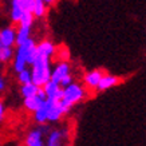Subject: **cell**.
<instances>
[{
	"mask_svg": "<svg viewBox=\"0 0 146 146\" xmlns=\"http://www.w3.org/2000/svg\"><path fill=\"white\" fill-rule=\"evenodd\" d=\"M122 82V78H119L118 75H113V74H103V76L99 80V84H98L97 87V91H107V90L113 89L115 86H118V84Z\"/></svg>",
	"mask_w": 146,
	"mask_h": 146,
	"instance_id": "ba28073f",
	"label": "cell"
},
{
	"mask_svg": "<svg viewBox=\"0 0 146 146\" xmlns=\"http://www.w3.org/2000/svg\"><path fill=\"white\" fill-rule=\"evenodd\" d=\"M34 20H35V16L32 15V12H24L22 15V18L19 20V26H28V27H32L34 24Z\"/></svg>",
	"mask_w": 146,
	"mask_h": 146,
	"instance_id": "d6986e66",
	"label": "cell"
},
{
	"mask_svg": "<svg viewBox=\"0 0 146 146\" xmlns=\"http://www.w3.org/2000/svg\"><path fill=\"white\" fill-rule=\"evenodd\" d=\"M42 89L46 94V99H54V101H59L62 98L63 93V87H60L58 83L52 82L50 79L44 86H42Z\"/></svg>",
	"mask_w": 146,
	"mask_h": 146,
	"instance_id": "30bf717a",
	"label": "cell"
},
{
	"mask_svg": "<svg viewBox=\"0 0 146 146\" xmlns=\"http://www.w3.org/2000/svg\"><path fill=\"white\" fill-rule=\"evenodd\" d=\"M5 90V80H4V78L0 75V93L1 91H4Z\"/></svg>",
	"mask_w": 146,
	"mask_h": 146,
	"instance_id": "603a6c76",
	"label": "cell"
},
{
	"mask_svg": "<svg viewBox=\"0 0 146 146\" xmlns=\"http://www.w3.org/2000/svg\"><path fill=\"white\" fill-rule=\"evenodd\" d=\"M23 13H24V11L20 8V5L18 4V1H16V0H12V3H11V20H12L13 23H19V20H20Z\"/></svg>",
	"mask_w": 146,
	"mask_h": 146,
	"instance_id": "2e32d148",
	"label": "cell"
},
{
	"mask_svg": "<svg viewBox=\"0 0 146 146\" xmlns=\"http://www.w3.org/2000/svg\"><path fill=\"white\" fill-rule=\"evenodd\" d=\"M55 54H56V46L51 40L44 39L36 44V55L39 56H46L51 59L52 56H55Z\"/></svg>",
	"mask_w": 146,
	"mask_h": 146,
	"instance_id": "8fae6325",
	"label": "cell"
},
{
	"mask_svg": "<svg viewBox=\"0 0 146 146\" xmlns=\"http://www.w3.org/2000/svg\"><path fill=\"white\" fill-rule=\"evenodd\" d=\"M47 8H48V5L46 4L43 0H35L34 7H32V15H34L36 19L44 18L46 13H47Z\"/></svg>",
	"mask_w": 146,
	"mask_h": 146,
	"instance_id": "4fadbf2b",
	"label": "cell"
},
{
	"mask_svg": "<svg viewBox=\"0 0 146 146\" xmlns=\"http://www.w3.org/2000/svg\"><path fill=\"white\" fill-rule=\"evenodd\" d=\"M31 28L28 26H19L16 30V44H22L31 38Z\"/></svg>",
	"mask_w": 146,
	"mask_h": 146,
	"instance_id": "5bb4252c",
	"label": "cell"
},
{
	"mask_svg": "<svg viewBox=\"0 0 146 146\" xmlns=\"http://www.w3.org/2000/svg\"><path fill=\"white\" fill-rule=\"evenodd\" d=\"M46 101V94L43 91V89L40 87L39 93L36 94V95H32V97H28V98H24V102H23V105H24V109L27 111H30V113H34L35 110H38Z\"/></svg>",
	"mask_w": 146,
	"mask_h": 146,
	"instance_id": "52a82bcc",
	"label": "cell"
},
{
	"mask_svg": "<svg viewBox=\"0 0 146 146\" xmlns=\"http://www.w3.org/2000/svg\"><path fill=\"white\" fill-rule=\"evenodd\" d=\"M4 114H5V107H4V103L0 101V122L4 119Z\"/></svg>",
	"mask_w": 146,
	"mask_h": 146,
	"instance_id": "7402d4cb",
	"label": "cell"
},
{
	"mask_svg": "<svg viewBox=\"0 0 146 146\" xmlns=\"http://www.w3.org/2000/svg\"><path fill=\"white\" fill-rule=\"evenodd\" d=\"M89 94L90 91L84 87L83 83H79V82L74 80L68 86L63 87L62 98L59 99V105L63 109V111L67 114L75 105L83 102L86 98L89 97Z\"/></svg>",
	"mask_w": 146,
	"mask_h": 146,
	"instance_id": "6da1fadb",
	"label": "cell"
},
{
	"mask_svg": "<svg viewBox=\"0 0 146 146\" xmlns=\"http://www.w3.org/2000/svg\"><path fill=\"white\" fill-rule=\"evenodd\" d=\"M56 54H58V59L59 60H68V51H67V48H64V47L56 48Z\"/></svg>",
	"mask_w": 146,
	"mask_h": 146,
	"instance_id": "44dd1931",
	"label": "cell"
},
{
	"mask_svg": "<svg viewBox=\"0 0 146 146\" xmlns=\"http://www.w3.org/2000/svg\"><path fill=\"white\" fill-rule=\"evenodd\" d=\"M51 59L46 56L36 55L35 60L31 64L32 82L38 86H44L51 79Z\"/></svg>",
	"mask_w": 146,
	"mask_h": 146,
	"instance_id": "3957f363",
	"label": "cell"
},
{
	"mask_svg": "<svg viewBox=\"0 0 146 146\" xmlns=\"http://www.w3.org/2000/svg\"><path fill=\"white\" fill-rule=\"evenodd\" d=\"M39 90H40V86L35 84L34 82H30V83L22 84L20 94L23 95V98H28V97H32V95H36L39 93Z\"/></svg>",
	"mask_w": 146,
	"mask_h": 146,
	"instance_id": "9a60e30c",
	"label": "cell"
},
{
	"mask_svg": "<svg viewBox=\"0 0 146 146\" xmlns=\"http://www.w3.org/2000/svg\"><path fill=\"white\" fill-rule=\"evenodd\" d=\"M67 138V133L64 129H54L47 133V146H62L64 139Z\"/></svg>",
	"mask_w": 146,
	"mask_h": 146,
	"instance_id": "9c48e42d",
	"label": "cell"
},
{
	"mask_svg": "<svg viewBox=\"0 0 146 146\" xmlns=\"http://www.w3.org/2000/svg\"><path fill=\"white\" fill-rule=\"evenodd\" d=\"M48 133L44 125H40V127H36L31 130L26 137V146H47L43 141V137Z\"/></svg>",
	"mask_w": 146,
	"mask_h": 146,
	"instance_id": "5b68a950",
	"label": "cell"
},
{
	"mask_svg": "<svg viewBox=\"0 0 146 146\" xmlns=\"http://www.w3.org/2000/svg\"><path fill=\"white\" fill-rule=\"evenodd\" d=\"M18 80L20 84H26L32 82V75H31V70L28 68H24V70L19 71L18 72Z\"/></svg>",
	"mask_w": 146,
	"mask_h": 146,
	"instance_id": "ac0fdd59",
	"label": "cell"
},
{
	"mask_svg": "<svg viewBox=\"0 0 146 146\" xmlns=\"http://www.w3.org/2000/svg\"><path fill=\"white\" fill-rule=\"evenodd\" d=\"M43 1H44L46 4H47V5L50 7V5H54V4H55V3H56L58 0H43Z\"/></svg>",
	"mask_w": 146,
	"mask_h": 146,
	"instance_id": "cb8c5ba5",
	"label": "cell"
},
{
	"mask_svg": "<svg viewBox=\"0 0 146 146\" xmlns=\"http://www.w3.org/2000/svg\"><path fill=\"white\" fill-rule=\"evenodd\" d=\"M36 58V43L35 40L30 38L22 44H18L16 52L13 55L12 68L18 74L19 71L27 68V64H32Z\"/></svg>",
	"mask_w": 146,
	"mask_h": 146,
	"instance_id": "7a4b0ae2",
	"label": "cell"
},
{
	"mask_svg": "<svg viewBox=\"0 0 146 146\" xmlns=\"http://www.w3.org/2000/svg\"><path fill=\"white\" fill-rule=\"evenodd\" d=\"M103 71L99 70V68H95V70H91V71H87V72H84L83 75V84L84 87L89 90L90 93H93V91H97V87L98 84H99V80L103 76Z\"/></svg>",
	"mask_w": 146,
	"mask_h": 146,
	"instance_id": "8992f818",
	"label": "cell"
},
{
	"mask_svg": "<svg viewBox=\"0 0 146 146\" xmlns=\"http://www.w3.org/2000/svg\"><path fill=\"white\" fill-rule=\"evenodd\" d=\"M70 75H72V72H71V64L68 63V60H59L51 70V80L58 84Z\"/></svg>",
	"mask_w": 146,
	"mask_h": 146,
	"instance_id": "277c9868",
	"label": "cell"
},
{
	"mask_svg": "<svg viewBox=\"0 0 146 146\" xmlns=\"http://www.w3.org/2000/svg\"><path fill=\"white\" fill-rule=\"evenodd\" d=\"M0 67H1V62H0Z\"/></svg>",
	"mask_w": 146,
	"mask_h": 146,
	"instance_id": "d4e9b609",
	"label": "cell"
},
{
	"mask_svg": "<svg viewBox=\"0 0 146 146\" xmlns=\"http://www.w3.org/2000/svg\"><path fill=\"white\" fill-rule=\"evenodd\" d=\"M16 44V30L13 27H5L0 30V46L12 47Z\"/></svg>",
	"mask_w": 146,
	"mask_h": 146,
	"instance_id": "7c38bea8",
	"label": "cell"
},
{
	"mask_svg": "<svg viewBox=\"0 0 146 146\" xmlns=\"http://www.w3.org/2000/svg\"><path fill=\"white\" fill-rule=\"evenodd\" d=\"M13 50L12 47H4L0 46V62L1 63H8L13 59Z\"/></svg>",
	"mask_w": 146,
	"mask_h": 146,
	"instance_id": "e0dca14e",
	"label": "cell"
},
{
	"mask_svg": "<svg viewBox=\"0 0 146 146\" xmlns=\"http://www.w3.org/2000/svg\"><path fill=\"white\" fill-rule=\"evenodd\" d=\"M16 1L24 12H32V7H34L35 0H16Z\"/></svg>",
	"mask_w": 146,
	"mask_h": 146,
	"instance_id": "ffe728a7",
	"label": "cell"
}]
</instances>
